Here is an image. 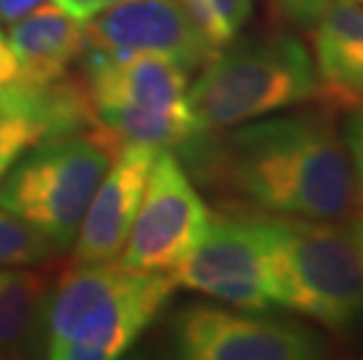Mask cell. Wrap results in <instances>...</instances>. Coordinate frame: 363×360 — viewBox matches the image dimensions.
Returning <instances> with one entry per match:
<instances>
[{
  "instance_id": "5bb4252c",
  "label": "cell",
  "mask_w": 363,
  "mask_h": 360,
  "mask_svg": "<svg viewBox=\"0 0 363 360\" xmlns=\"http://www.w3.org/2000/svg\"><path fill=\"white\" fill-rule=\"evenodd\" d=\"M52 269L0 267V356H43Z\"/></svg>"
},
{
  "instance_id": "9c48e42d",
  "label": "cell",
  "mask_w": 363,
  "mask_h": 360,
  "mask_svg": "<svg viewBox=\"0 0 363 360\" xmlns=\"http://www.w3.org/2000/svg\"><path fill=\"white\" fill-rule=\"evenodd\" d=\"M211 211L174 150H160L120 262L141 272H172L204 236Z\"/></svg>"
},
{
  "instance_id": "7402d4cb",
  "label": "cell",
  "mask_w": 363,
  "mask_h": 360,
  "mask_svg": "<svg viewBox=\"0 0 363 360\" xmlns=\"http://www.w3.org/2000/svg\"><path fill=\"white\" fill-rule=\"evenodd\" d=\"M43 3H48V0H0V19L12 24V21L21 19L24 14L40 7Z\"/></svg>"
},
{
  "instance_id": "7c38bea8",
  "label": "cell",
  "mask_w": 363,
  "mask_h": 360,
  "mask_svg": "<svg viewBox=\"0 0 363 360\" xmlns=\"http://www.w3.org/2000/svg\"><path fill=\"white\" fill-rule=\"evenodd\" d=\"M316 98L328 110L363 105V5L333 0L314 24Z\"/></svg>"
},
{
  "instance_id": "8fae6325",
  "label": "cell",
  "mask_w": 363,
  "mask_h": 360,
  "mask_svg": "<svg viewBox=\"0 0 363 360\" xmlns=\"http://www.w3.org/2000/svg\"><path fill=\"white\" fill-rule=\"evenodd\" d=\"M157 152L141 145H125L115 152L75 234L71 246L73 265L113 262L120 257Z\"/></svg>"
},
{
  "instance_id": "ac0fdd59",
  "label": "cell",
  "mask_w": 363,
  "mask_h": 360,
  "mask_svg": "<svg viewBox=\"0 0 363 360\" xmlns=\"http://www.w3.org/2000/svg\"><path fill=\"white\" fill-rule=\"evenodd\" d=\"M333 0H272L274 12L296 28H314Z\"/></svg>"
},
{
  "instance_id": "7a4b0ae2",
  "label": "cell",
  "mask_w": 363,
  "mask_h": 360,
  "mask_svg": "<svg viewBox=\"0 0 363 360\" xmlns=\"http://www.w3.org/2000/svg\"><path fill=\"white\" fill-rule=\"evenodd\" d=\"M176 283L167 272H141L120 260L68 265L52 281L45 309L43 356L54 360H115L134 347Z\"/></svg>"
},
{
  "instance_id": "4fadbf2b",
  "label": "cell",
  "mask_w": 363,
  "mask_h": 360,
  "mask_svg": "<svg viewBox=\"0 0 363 360\" xmlns=\"http://www.w3.org/2000/svg\"><path fill=\"white\" fill-rule=\"evenodd\" d=\"M7 42L19 66L21 82L35 94L68 78L73 61L84 50L80 21L59 5L48 3L12 21Z\"/></svg>"
},
{
  "instance_id": "ba28073f",
  "label": "cell",
  "mask_w": 363,
  "mask_h": 360,
  "mask_svg": "<svg viewBox=\"0 0 363 360\" xmlns=\"http://www.w3.org/2000/svg\"><path fill=\"white\" fill-rule=\"evenodd\" d=\"M174 356L185 360H314L328 356L323 335L291 320L192 302L169 325Z\"/></svg>"
},
{
  "instance_id": "3957f363",
  "label": "cell",
  "mask_w": 363,
  "mask_h": 360,
  "mask_svg": "<svg viewBox=\"0 0 363 360\" xmlns=\"http://www.w3.org/2000/svg\"><path fill=\"white\" fill-rule=\"evenodd\" d=\"M78 80L91 129L115 148L174 150L199 134L188 103V71L157 54L82 50Z\"/></svg>"
},
{
  "instance_id": "2e32d148",
  "label": "cell",
  "mask_w": 363,
  "mask_h": 360,
  "mask_svg": "<svg viewBox=\"0 0 363 360\" xmlns=\"http://www.w3.org/2000/svg\"><path fill=\"white\" fill-rule=\"evenodd\" d=\"M57 255V248L43 232L0 209V267H35Z\"/></svg>"
},
{
  "instance_id": "30bf717a",
  "label": "cell",
  "mask_w": 363,
  "mask_h": 360,
  "mask_svg": "<svg viewBox=\"0 0 363 360\" xmlns=\"http://www.w3.org/2000/svg\"><path fill=\"white\" fill-rule=\"evenodd\" d=\"M84 50L108 54H157L188 73L216 52L181 0H122L82 26Z\"/></svg>"
},
{
  "instance_id": "d6986e66",
  "label": "cell",
  "mask_w": 363,
  "mask_h": 360,
  "mask_svg": "<svg viewBox=\"0 0 363 360\" xmlns=\"http://www.w3.org/2000/svg\"><path fill=\"white\" fill-rule=\"evenodd\" d=\"M342 139L350 152L354 175H357V187H359V202L363 204V105L352 108L342 124Z\"/></svg>"
},
{
  "instance_id": "9a60e30c",
  "label": "cell",
  "mask_w": 363,
  "mask_h": 360,
  "mask_svg": "<svg viewBox=\"0 0 363 360\" xmlns=\"http://www.w3.org/2000/svg\"><path fill=\"white\" fill-rule=\"evenodd\" d=\"M48 139H57V136L40 112L0 108V180L30 148Z\"/></svg>"
},
{
  "instance_id": "44dd1931",
  "label": "cell",
  "mask_w": 363,
  "mask_h": 360,
  "mask_svg": "<svg viewBox=\"0 0 363 360\" xmlns=\"http://www.w3.org/2000/svg\"><path fill=\"white\" fill-rule=\"evenodd\" d=\"M213 3L235 33H239V28L249 21L253 12V0H213Z\"/></svg>"
},
{
  "instance_id": "277c9868",
  "label": "cell",
  "mask_w": 363,
  "mask_h": 360,
  "mask_svg": "<svg viewBox=\"0 0 363 360\" xmlns=\"http://www.w3.org/2000/svg\"><path fill=\"white\" fill-rule=\"evenodd\" d=\"M310 52L296 35L272 30L235 37L202 66L188 87L199 132H223L316 98Z\"/></svg>"
},
{
  "instance_id": "d4e9b609",
  "label": "cell",
  "mask_w": 363,
  "mask_h": 360,
  "mask_svg": "<svg viewBox=\"0 0 363 360\" xmlns=\"http://www.w3.org/2000/svg\"><path fill=\"white\" fill-rule=\"evenodd\" d=\"M0 358H3V356H0Z\"/></svg>"
},
{
  "instance_id": "e0dca14e",
  "label": "cell",
  "mask_w": 363,
  "mask_h": 360,
  "mask_svg": "<svg viewBox=\"0 0 363 360\" xmlns=\"http://www.w3.org/2000/svg\"><path fill=\"white\" fill-rule=\"evenodd\" d=\"M0 108H21V110H35L50 122L54 136H59L57 117L48 98V89L35 94L24 87L19 75V66L14 61V54L7 42V35L0 30Z\"/></svg>"
},
{
  "instance_id": "603a6c76",
  "label": "cell",
  "mask_w": 363,
  "mask_h": 360,
  "mask_svg": "<svg viewBox=\"0 0 363 360\" xmlns=\"http://www.w3.org/2000/svg\"><path fill=\"white\" fill-rule=\"evenodd\" d=\"M352 236L354 241H357V248H359V255H361V262H363V211L359 216H354V222H352Z\"/></svg>"
},
{
  "instance_id": "cb8c5ba5",
  "label": "cell",
  "mask_w": 363,
  "mask_h": 360,
  "mask_svg": "<svg viewBox=\"0 0 363 360\" xmlns=\"http://www.w3.org/2000/svg\"><path fill=\"white\" fill-rule=\"evenodd\" d=\"M357 3H359V5H363V0H357Z\"/></svg>"
},
{
  "instance_id": "ffe728a7",
  "label": "cell",
  "mask_w": 363,
  "mask_h": 360,
  "mask_svg": "<svg viewBox=\"0 0 363 360\" xmlns=\"http://www.w3.org/2000/svg\"><path fill=\"white\" fill-rule=\"evenodd\" d=\"M118 3H122V0H57V5L61 10L66 14H71L80 24H84V21H89L91 17H96L99 12H104Z\"/></svg>"
},
{
  "instance_id": "8992f818",
  "label": "cell",
  "mask_w": 363,
  "mask_h": 360,
  "mask_svg": "<svg viewBox=\"0 0 363 360\" xmlns=\"http://www.w3.org/2000/svg\"><path fill=\"white\" fill-rule=\"evenodd\" d=\"M115 152L96 132L38 143L0 180V209L43 232L59 255L68 252Z\"/></svg>"
},
{
  "instance_id": "6da1fadb",
  "label": "cell",
  "mask_w": 363,
  "mask_h": 360,
  "mask_svg": "<svg viewBox=\"0 0 363 360\" xmlns=\"http://www.w3.org/2000/svg\"><path fill=\"white\" fill-rule=\"evenodd\" d=\"M179 150L190 178L237 211L342 220L361 206L350 152L328 108L199 132Z\"/></svg>"
},
{
  "instance_id": "5b68a950",
  "label": "cell",
  "mask_w": 363,
  "mask_h": 360,
  "mask_svg": "<svg viewBox=\"0 0 363 360\" xmlns=\"http://www.w3.org/2000/svg\"><path fill=\"white\" fill-rule=\"evenodd\" d=\"M256 216L267 232L277 304L330 332L363 320V262L350 227L333 220Z\"/></svg>"
},
{
  "instance_id": "52a82bcc",
  "label": "cell",
  "mask_w": 363,
  "mask_h": 360,
  "mask_svg": "<svg viewBox=\"0 0 363 360\" xmlns=\"http://www.w3.org/2000/svg\"><path fill=\"white\" fill-rule=\"evenodd\" d=\"M176 288L213 297L242 311H269L277 290L267 232L256 213H216L188 257L174 267Z\"/></svg>"
}]
</instances>
